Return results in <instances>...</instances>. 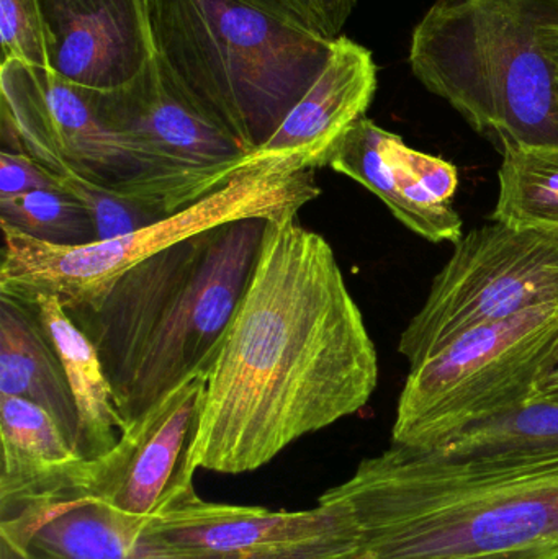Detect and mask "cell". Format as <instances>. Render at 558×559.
Wrapping results in <instances>:
<instances>
[{
	"mask_svg": "<svg viewBox=\"0 0 558 559\" xmlns=\"http://www.w3.org/2000/svg\"><path fill=\"white\" fill-rule=\"evenodd\" d=\"M379 357L330 242L265 222L251 280L209 368L192 468L254 472L367 406Z\"/></svg>",
	"mask_w": 558,
	"mask_h": 559,
	"instance_id": "6da1fadb",
	"label": "cell"
},
{
	"mask_svg": "<svg viewBox=\"0 0 558 559\" xmlns=\"http://www.w3.org/2000/svg\"><path fill=\"white\" fill-rule=\"evenodd\" d=\"M264 218L223 223L140 262L68 311L97 348L124 424L209 370L251 280Z\"/></svg>",
	"mask_w": 558,
	"mask_h": 559,
	"instance_id": "7a4b0ae2",
	"label": "cell"
},
{
	"mask_svg": "<svg viewBox=\"0 0 558 559\" xmlns=\"http://www.w3.org/2000/svg\"><path fill=\"white\" fill-rule=\"evenodd\" d=\"M330 492L353 511L360 559L475 557L558 540V456L452 462L392 445Z\"/></svg>",
	"mask_w": 558,
	"mask_h": 559,
	"instance_id": "3957f363",
	"label": "cell"
},
{
	"mask_svg": "<svg viewBox=\"0 0 558 559\" xmlns=\"http://www.w3.org/2000/svg\"><path fill=\"white\" fill-rule=\"evenodd\" d=\"M151 19L177 84L248 154L307 94L333 46L277 0H151Z\"/></svg>",
	"mask_w": 558,
	"mask_h": 559,
	"instance_id": "277c9868",
	"label": "cell"
},
{
	"mask_svg": "<svg viewBox=\"0 0 558 559\" xmlns=\"http://www.w3.org/2000/svg\"><path fill=\"white\" fill-rule=\"evenodd\" d=\"M558 0H439L413 32L409 64L477 133L504 146H558Z\"/></svg>",
	"mask_w": 558,
	"mask_h": 559,
	"instance_id": "5b68a950",
	"label": "cell"
},
{
	"mask_svg": "<svg viewBox=\"0 0 558 559\" xmlns=\"http://www.w3.org/2000/svg\"><path fill=\"white\" fill-rule=\"evenodd\" d=\"M321 195L314 173H249L193 205L130 235L84 246L39 241L0 222V295L23 302L56 296L66 311L94 306L115 280L164 249L223 223L297 216Z\"/></svg>",
	"mask_w": 558,
	"mask_h": 559,
	"instance_id": "8992f818",
	"label": "cell"
},
{
	"mask_svg": "<svg viewBox=\"0 0 558 559\" xmlns=\"http://www.w3.org/2000/svg\"><path fill=\"white\" fill-rule=\"evenodd\" d=\"M558 341V305L482 325L409 368L392 445L429 452L533 400L541 365Z\"/></svg>",
	"mask_w": 558,
	"mask_h": 559,
	"instance_id": "52a82bcc",
	"label": "cell"
},
{
	"mask_svg": "<svg viewBox=\"0 0 558 559\" xmlns=\"http://www.w3.org/2000/svg\"><path fill=\"white\" fill-rule=\"evenodd\" d=\"M558 305V236L494 222L455 242L399 350L409 368L472 329Z\"/></svg>",
	"mask_w": 558,
	"mask_h": 559,
	"instance_id": "ba28073f",
	"label": "cell"
},
{
	"mask_svg": "<svg viewBox=\"0 0 558 559\" xmlns=\"http://www.w3.org/2000/svg\"><path fill=\"white\" fill-rule=\"evenodd\" d=\"M94 100L105 127L143 167L154 203L167 215L241 176L248 153L183 92L157 52L130 81L94 91Z\"/></svg>",
	"mask_w": 558,
	"mask_h": 559,
	"instance_id": "9c48e42d",
	"label": "cell"
},
{
	"mask_svg": "<svg viewBox=\"0 0 558 559\" xmlns=\"http://www.w3.org/2000/svg\"><path fill=\"white\" fill-rule=\"evenodd\" d=\"M0 91L3 150L26 154L52 176L75 174L159 209L143 167L102 121L92 88L52 69L3 59Z\"/></svg>",
	"mask_w": 558,
	"mask_h": 559,
	"instance_id": "30bf717a",
	"label": "cell"
},
{
	"mask_svg": "<svg viewBox=\"0 0 558 559\" xmlns=\"http://www.w3.org/2000/svg\"><path fill=\"white\" fill-rule=\"evenodd\" d=\"M141 545L153 559H360L353 511L330 491L307 511L203 501L195 488L147 521Z\"/></svg>",
	"mask_w": 558,
	"mask_h": 559,
	"instance_id": "8fae6325",
	"label": "cell"
},
{
	"mask_svg": "<svg viewBox=\"0 0 558 559\" xmlns=\"http://www.w3.org/2000/svg\"><path fill=\"white\" fill-rule=\"evenodd\" d=\"M206 378L209 370L199 371L128 424L107 455L82 463L78 481L68 491L150 521L192 489L195 469L190 456Z\"/></svg>",
	"mask_w": 558,
	"mask_h": 559,
	"instance_id": "7c38bea8",
	"label": "cell"
},
{
	"mask_svg": "<svg viewBox=\"0 0 558 559\" xmlns=\"http://www.w3.org/2000/svg\"><path fill=\"white\" fill-rule=\"evenodd\" d=\"M330 167L379 197L405 228L426 241L455 245L464 236V222L452 205L458 167L413 150L370 118H360L347 131Z\"/></svg>",
	"mask_w": 558,
	"mask_h": 559,
	"instance_id": "4fadbf2b",
	"label": "cell"
},
{
	"mask_svg": "<svg viewBox=\"0 0 558 559\" xmlns=\"http://www.w3.org/2000/svg\"><path fill=\"white\" fill-rule=\"evenodd\" d=\"M377 92L372 52L341 35L307 94L274 134L246 154L241 174L314 173L330 166L347 131L366 117Z\"/></svg>",
	"mask_w": 558,
	"mask_h": 559,
	"instance_id": "5bb4252c",
	"label": "cell"
},
{
	"mask_svg": "<svg viewBox=\"0 0 558 559\" xmlns=\"http://www.w3.org/2000/svg\"><path fill=\"white\" fill-rule=\"evenodd\" d=\"M39 2L51 36V69L81 87H118L157 52L151 0Z\"/></svg>",
	"mask_w": 558,
	"mask_h": 559,
	"instance_id": "9a60e30c",
	"label": "cell"
},
{
	"mask_svg": "<svg viewBox=\"0 0 558 559\" xmlns=\"http://www.w3.org/2000/svg\"><path fill=\"white\" fill-rule=\"evenodd\" d=\"M146 524L78 491L0 508V540L32 559H153Z\"/></svg>",
	"mask_w": 558,
	"mask_h": 559,
	"instance_id": "2e32d148",
	"label": "cell"
},
{
	"mask_svg": "<svg viewBox=\"0 0 558 559\" xmlns=\"http://www.w3.org/2000/svg\"><path fill=\"white\" fill-rule=\"evenodd\" d=\"M0 508L74 488L82 460L55 417L23 397L0 394Z\"/></svg>",
	"mask_w": 558,
	"mask_h": 559,
	"instance_id": "e0dca14e",
	"label": "cell"
},
{
	"mask_svg": "<svg viewBox=\"0 0 558 559\" xmlns=\"http://www.w3.org/2000/svg\"><path fill=\"white\" fill-rule=\"evenodd\" d=\"M0 394L48 411L75 449L78 411L64 365L35 306L0 295Z\"/></svg>",
	"mask_w": 558,
	"mask_h": 559,
	"instance_id": "ac0fdd59",
	"label": "cell"
},
{
	"mask_svg": "<svg viewBox=\"0 0 558 559\" xmlns=\"http://www.w3.org/2000/svg\"><path fill=\"white\" fill-rule=\"evenodd\" d=\"M28 305L38 311L68 374L78 411L75 452L85 462L100 459L117 445L127 424L118 413L97 348L56 296H38Z\"/></svg>",
	"mask_w": 558,
	"mask_h": 559,
	"instance_id": "d6986e66",
	"label": "cell"
},
{
	"mask_svg": "<svg viewBox=\"0 0 558 559\" xmlns=\"http://www.w3.org/2000/svg\"><path fill=\"white\" fill-rule=\"evenodd\" d=\"M429 452L452 462H524L558 456V403L527 401Z\"/></svg>",
	"mask_w": 558,
	"mask_h": 559,
	"instance_id": "ffe728a7",
	"label": "cell"
},
{
	"mask_svg": "<svg viewBox=\"0 0 558 559\" xmlns=\"http://www.w3.org/2000/svg\"><path fill=\"white\" fill-rule=\"evenodd\" d=\"M491 219L558 236V146H504Z\"/></svg>",
	"mask_w": 558,
	"mask_h": 559,
	"instance_id": "44dd1931",
	"label": "cell"
},
{
	"mask_svg": "<svg viewBox=\"0 0 558 559\" xmlns=\"http://www.w3.org/2000/svg\"><path fill=\"white\" fill-rule=\"evenodd\" d=\"M0 222L51 245L84 246L98 241L87 210L59 189L0 197Z\"/></svg>",
	"mask_w": 558,
	"mask_h": 559,
	"instance_id": "7402d4cb",
	"label": "cell"
},
{
	"mask_svg": "<svg viewBox=\"0 0 558 559\" xmlns=\"http://www.w3.org/2000/svg\"><path fill=\"white\" fill-rule=\"evenodd\" d=\"M48 176L55 183L56 189L68 193L87 210L92 223H94L95 231H97L98 241L130 235L136 229L154 225V223L169 216L156 206L143 202V200L111 192V190L88 182V180L82 179L75 174H61V176L48 174Z\"/></svg>",
	"mask_w": 558,
	"mask_h": 559,
	"instance_id": "603a6c76",
	"label": "cell"
},
{
	"mask_svg": "<svg viewBox=\"0 0 558 559\" xmlns=\"http://www.w3.org/2000/svg\"><path fill=\"white\" fill-rule=\"evenodd\" d=\"M3 59L51 69V36L39 0H0Z\"/></svg>",
	"mask_w": 558,
	"mask_h": 559,
	"instance_id": "cb8c5ba5",
	"label": "cell"
},
{
	"mask_svg": "<svg viewBox=\"0 0 558 559\" xmlns=\"http://www.w3.org/2000/svg\"><path fill=\"white\" fill-rule=\"evenodd\" d=\"M301 22L327 38L341 36L357 0H277Z\"/></svg>",
	"mask_w": 558,
	"mask_h": 559,
	"instance_id": "d4e9b609",
	"label": "cell"
},
{
	"mask_svg": "<svg viewBox=\"0 0 558 559\" xmlns=\"http://www.w3.org/2000/svg\"><path fill=\"white\" fill-rule=\"evenodd\" d=\"M38 189H56L48 174L23 153H0V197L20 195Z\"/></svg>",
	"mask_w": 558,
	"mask_h": 559,
	"instance_id": "484cf974",
	"label": "cell"
},
{
	"mask_svg": "<svg viewBox=\"0 0 558 559\" xmlns=\"http://www.w3.org/2000/svg\"><path fill=\"white\" fill-rule=\"evenodd\" d=\"M533 400L558 403V341L541 365L536 384H534Z\"/></svg>",
	"mask_w": 558,
	"mask_h": 559,
	"instance_id": "4316f807",
	"label": "cell"
},
{
	"mask_svg": "<svg viewBox=\"0 0 558 559\" xmlns=\"http://www.w3.org/2000/svg\"><path fill=\"white\" fill-rule=\"evenodd\" d=\"M429 559H558V540L541 542L521 550L501 551V554L475 555V557H451Z\"/></svg>",
	"mask_w": 558,
	"mask_h": 559,
	"instance_id": "83f0119b",
	"label": "cell"
},
{
	"mask_svg": "<svg viewBox=\"0 0 558 559\" xmlns=\"http://www.w3.org/2000/svg\"><path fill=\"white\" fill-rule=\"evenodd\" d=\"M546 46L549 49L550 58H553L554 66H556L557 84H558V26L547 33Z\"/></svg>",
	"mask_w": 558,
	"mask_h": 559,
	"instance_id": "f1b7e54d",
	"label": "cell"
},
{
	"mask_svg": "<svg viewBox=\"0 0 558 559\" xmlns=\"http://www.w3.org/2000/svg\"><path fill=\"white\" fill-rule=\"evenodd\" d=\"M0 559H32L26 557L22 551L16 550L12 545L7 544L5 540H0Z\"/></svg>",
	"mask_w": 558,
	"mask_h": 559,
	"instance_id": "f546056e",
	"label": "cell"
}]
</instances>
